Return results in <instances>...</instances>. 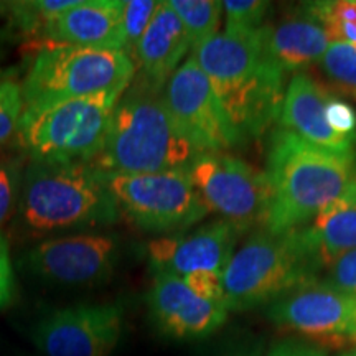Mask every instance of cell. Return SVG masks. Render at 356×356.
<instances>
[{"mask_svg":"<svg viewBox=\"0 0 356 356\" xmlns=\"http://www.w3.org/2000/svg\"><path fill=\"white\" fill-rule=\"evenodd\" d=\"M122 15L121 0H78L76 6L47 26L44 47L60 43L97 50H124Z\"/></svg>","mask_w":356,"mask_h":356,"instance_id":"e0dca14e","label":"cell"},{"mask_svg":"<svg viewBox=\"0 0 356 356\" xmlns=\"http://www.w3.org/2000/svg\"><path fill=\"white\" fill-rule=\"evenodd\" d=\"M118 262L114 236L83 233L47 239L25 254L30 273L68 287H95L108 282Z\"/></svg>","mask_w":356,"mask_h":356,"instance_id":"7c38bea8","label":"cell"},{"mask_svg":"<svg viewBox=\"0 0 356 356\" xmlns=\"http://www.w3.org/2000/svg\"><path fill=\"white\" fill-rule=\"evenodd\" d=\"M13 291H15V277H13L10 252L7 241L0 234V310L10 304Z\"/></svg>","mask_w":356,"mask_h":356,"instance_id":"1f68e13d","label":"cell"},{"mask_svg":"<svg viewBox=\"0 0 356 356\" xmlns=\"http://www.w3.org/2000/svg\"><path fill=\"white\" fill-rule=\"evenodd\" d=\"M356 155L320 149L287 129L267 140L270 207L264 229L280 234L305 228L353 180Z\"/></svg>","mask_w":356,"mask_h":356,"instance_id":"7a4b0ae2","label":"cell"},{"mask_svg":"<svg viewBox=\"0 0 356 356\" xmlns=\"http://www.w3.org/2000/svg\"><path fill=\"white\" fill-rule=\"evenodd\" d=\"M191 51L241 139L262 136L280 118L284 71L267 51L266 25L252 32L225 30Z\"/></svg>","mask_w":356,"mask_h":356,"instance_id":"6da1fadb","label":"cell"},{"mask_svg":"<svg viewBox=\"0 0 356 356\" xmlns=\"http://www.w3.org/2000/svg\"><path fill=\"white\" fill-rule=\"evenodd\" d=\"M160 7V2L155 0H126L124 2L122 15V33L124 50L132 58L137 43L144 37V33L152 24L155 13Z\"/></svg>","mask_w":356,"mask_h":356,"instance_id":"d4e9b609","label":"cell"},{"mask_svg":"<svg viewBox=\"0 0 356 356\" xmlns=\"http://www.w3.org/2000/svg\"><path fill=\"white\" fill-rule=\"evenodd\" d=\"M78 0H33V2H8L6 29L12 35L32 38L38 43V50L44 47L43 37L47 26L76 6Z\"/></svg>","mask_w":356,"mask_h":356,"instance_id":"44dd1931","label":"cell"},{"mask_svg":"<svg viewBox=\"0 0 356 356\" xmlns=\"http://www.w3.org/2000/svg\"><path fill=\"white\" fill-rule=\"evenodd\" d=\"M318 63L330 88L356 101V44L330 43Z\"/></svg>","mask_w":356,"mask_h":356,"instance_id":"cb8c5ba5","label":"cell"},{"mask_svg":"<svg viewBox=\"0 0 356 356\" xmlns=\"http://www.w3.org/2000/svg\"><path fill=\"white\" fill-rule=\"evenodd\" d=\"M239 234L241 231L233 222L216 220L190 233L159 238L147 248L150 269L180 279L195 273L222 274Z\"/></svg>","mask_w":356,"mask_h":356,"instance_id":"5bb4252c","label":"cell"},{"mask_svg":"<svg viewBox=\"0 0 356 356\" xmlns=\"http://www.w3.org/2000/svg\"><path fill=\"white\" fill-rule=\"evenodd\" d=\"M17 185H19V175L15 165L0 162V229L12 216V210L17 203V191H19Z\"/></svg>","mask_w":356,"mask_h":356,"instance_id":"4dcf8cb0","label":"cell"},{"mask_svg":"<svg viewBox=\"0 0 356 356\" xmlns=\"http://www.w3.org/2000/svg\"><path fill=\"white\" fill-rule=\"evenodd\" d=\"M190 178L208 213L239 231L264 228L270 207L266 172L226 152H203L190 162Z\"/></svg>","mask_w":356,"mask_h":356,"instance_id":"9c48e42d","label":"cell"},{"mask_svg":"<svg viewBox=\"0 0 356 356\" xmlns=\"http://www.w3.org/2000/svg\"><path fill=\"white\" fill-rule=\"evenodd\" d=\"M163 104L198 154L225 152L241 142L207 74L188 58L165 84Z\"/></svg>","mask_w":356,"mask_h":356,"instance_id":"30bf717a","label":"cell"},{"mask_svg":"<svg viewBox=\"0 0 356 356\" xmlns=\"http://www.w3.org/2000/svg\"><path fill=\"white\" fill-rule=\"evenodd\" d=\"M266 43L270 58L284 73H302V70L318 63L330 40L322 25L302 6L299 15L287 17L275 26L266 25Z\"/></svg>","mask_w":356,"mask_h":356,"instance_id":"d6986e66","label":"cell"},{"mask_svg":"<svg viewBox=\"0 0 356 356\" xmlns=\"http://www.w3.org/2000/svg\"><path fill=\"white\" fill-rule=\"evenodd\" d=\"M124 330V307L78 304L55 310L35 325L32 340L43 356H109Z\"/></svg>","mask_w":356,"mask_h":356,"instance_id":"8fae6325","label":"cell"},{"mask_svg":"<svg viewBox=\"0 0 356 356\" xmlns=\"http://www.w3.org/2000/svg\"><path fill=\"white\" fill-rule=\"evenodd\" d=\"M304 7L322 25L330 43L356 44V0L310 2Z\"/></svg>","mask_w":356,"mask_h":356,"instance_id":"603a6c76","label":"cell"},{"mask_svg":"<svg viewBox=\"0 0 356 356\" xmlns=\"http://www.w3.org/2000/svg\"><path fill=\"white\" fill-rule=\"evenodd\" d=\"M124 92L74 97L38 109H24L17 139L32 162L89 163L108 136Z\"/></svg>","mask_w":356,"mask_h":356,"instance_id":"8992f818","label":"cell"},{"mask_svg":"<svg viewBox=\"0 0 356 356\" xmlns=\"http://www.w3.org/2000/svg\"><path fill=\"white\" fill-rule=\"evenodd\" d=\"M191 48L190 38L168 2H160L152 24L132 53L145 91L157 92L168 83Z\"/></svg>","mask_w":356,"mask_h":356,"instance_id":"ac0fdd59","label":"cell"},{"mask_svg":"<svg viewBox=\"0 0 356 356\" xmlns=\"http://www.w3.org/2000/svg\"><path fill=\"white\" fill-rule=\"evenodd\" d=\"M266 356H327L322 348L300 343V341H282L275 345Z\"/></svg>","mask_w":356,"mask_h":356,"instance_id":"836d02e7","label":"cell"},{"mask_svg":"<svg viewBox=\"0 0 356 356\" xmlns=\"http://www.w3.org/2000/svg\"><path fill=\"white\" fill-rule=\"evenodd\" d=\"M302 233L323 269L335 257L356 249V204L328 203Z\"/></svg>","mask_w":356,"mask_h":356,"instance_id":"ffe728a7","label":"cell"},{"mask_svg":"<svg viewBox=\"0 0 356 356\" xmlns=\"http://www.w3.org/2000/svg\"><path fill=\"white\" fill-rule=\"evenodd\" d=\"M322 264L300 229L252 234L222 270L225 307L243 312L273 304L292 289L318 277Z\"/></svg>","mask_w":356,"mask_h":356,"instance_id":"5b68a950","label":"cell"},{"mask_svg":"<svg viewBox=\"0 0 356 356\" xmlns=\"http://www.w3.org/2000/svg\"><path fill=\"white\" fill-rule=\"evenodd\" d=\"M19 218L26 233L43 236L106 226L121 215L104 178L88 163L32 162L24 173Z\"/></svg>","mask_w":356,"mask_h":356,"instance_id":"3957f363","label":"cell"},{"mask_svg":"<svg viewBox=\"0 0 356 356\" xmlns=\"http://www.w3.org/2000/svg\"><path fill=\"white\" fill-rule=\"evenodd\" d=\"M134 74L136 63L124 50L47 44L35 55L22 83L24 109L101 92H124Z\"/></svg>","mask_w":356,"mask_h":356,"instance_id":"52a82bcc","label":"cell"},{"mask_svg":"<svg viewBox=\"0 0 356 356\" xmlns=\"http://www.w3.org/2000/svg\"><path fill=\"white\" fill-rule=\"evenodd\" d=\"M348 343L356 345V307H355L353 314H351L348 328H346V345Z\"/></svg>","mask_w":356,"mask_h":356,"instance_id":"e575fe53","label":"cell"},{"mask_svg":"<svg viewBox=\"0 0 356 356\" xmlns=\"http://www.w3.org/2000/svg\"><path fill=\"white\" fill-rule=\"evenodd\" d=\"M333 95L327 88L310 78L296 73L287 84L279 121L287 129L320 149L338 154H355L356 139L337 134L328 126L325 106Z\"/></svg>","mask_w":356,"mask_h":356,"instance_id":"2e32d148","label":"cell"},{"mask_svg":"<svg viewBox=\"0 0 356 356\" xmlns=\"http://www.w3.org/2000/svg\"><path fill=\"white\" fill-rule=\"evenodd\" d=\"M327 122L340 136L356 139V111L348 102L332 96L325 106Z\"/></svg>","mask_w":356,"mask_h":356,"instance_id":"f1b7e54d","label":"cell"},{"mask_svg":"<svg viewBox=\"0 0 356 356\" xmlns=\"http://www.w3.org/2000/svg\"><path fill=\"white\" fill-rule=\"evenodd\" d=\"M102 178L119 215L147 233H180L208 215L186 167Z\"/></svg>","mask_w":356,"mask_h":356,"instance_id":"ba28073f","label":"cell"},{"mask_svg":"<svg viewBox=\"0 0 356 356\" xmlns=\"http://www.w3.org/2000/svg\"><path fill=\"white\" fill-rule=\"evenodd\" d=\"M264 353V341L262 338L248 335L231 341L215 356H262Z\"/></svg>","mask_w":356,"mask_h":356,"instance_id":"d6a6232c","label":"cell"},{"mask_svg":"<svg viewBox=\"0 0 356 356\" xmlns=\"http://www.w3.org/2000/svg\"><path fill=\"white\" fill-rule=\"evenodd\" d=\"M318 282L356 299V249L343 252L320 270Z\"/></svg>","mask_w":356,"mask_h":356,"instance_id":"83f0119b","label":"cell"},{"mask_svg":"<svg viewBox=\"0 0 356 356\" xmlns=\"http://www.w3.org/2000/svg\"><path fill=\"white\" fill-rule=\"evenodd\" d=\"M269 2L262 0H225L222 10L226 15L225 30H244L252 32L264 26V17L269 10Z\"/></svg>","mask_w":356,"mask_h":356,"instance_id":"4316f807","label":"cell"},{"mask_svg":"<svg viewBox=\"0 0 356 356\" xmlns=\"http://www.w3.org/2000/svg\"><path fill=\"white\" fill-rule=\"evenodd\" d=\"M197 155L162 97L144 89L121 97L104 144L88 165L102 175L157 173L188 167Z\"/></svg>","mask_w":356,"mask_h":356,"instance_id":"277c9868","label":"cell"},{"mask_svg":"<svg viewBox=\"0 0 356 356\" xmlns=\"http://www.w3.org/2000/svg\"><path fill=\"white\" fill-rule=\"evenodd\" d=\"M173 12L180 19L191 48L218 33L221 20L222 2L216 0H168Z\"/></svg>","mask_w":356,"mask_h":356,"instance_id":"7402d4cb","label":"cell"},{"mask_svg":"<svg viewBox=\"0 0 356 356\" xmlns=\"http://www.w3.org/2000/svg\"><path fill=\"white\" fill-rule=\"evenodd\" d=\"M22 113V86L13 79H0V145L17 137Z\"/></svg>","mask_w":356,"mask_h":356,"instance_id":"484cf974","label":"cell"},{"mask_svg":"<svg viewBox=\"0 0 356 356\" xmlns=\"http://www.w3.org/2000/svg\"><path fill=\"white\" fill-rule=\"evenodd\" d=\"M345 356H356V350L353 351V353H350V355H345Z\"/></svg>","mask_w":356,"mask_h":356,"instance_id":"8d00e7d4","label":"cell"},{"mask_svg":"<svg viewBox=\"0 0 356 356\" xmlns=\"http://www.w3.org/2000/svg\"><path fill=\"white\" fill-rule=\"evenodd\" d=\"M147 304L160 332L175 340L211 335L228 318L226 307L202 299L184 279L165 273H154Z\"/></svg>","mask_w":356,"mask_h":356,"instance_id":"9a60e30c","label":"cell"},{"mask_svg":"<svg viewBox=\"0 0 356 356\" xmlns=\"http://www.w3.org/2000/svg\"><path fill=\"white\" fill-rule=\"evenodd\" d=\"M184 282L202 299L225 307V289L222 274L220 273H195L185 275Z\"/></svg>","mask_w":356,"mask_h":356,"instance_id":"f546056e","label":"cell"},{"mask_svg":"<svg viewBox=\"0 0 356 356\" xmlns=\"http://www.w3.org/2000/svg\"><path fill=\"white\" fill-rule=\"evenodd\" d=\"M8 10V2H0V22L6 20Z\"/></svg>","mask_w":356,"mask_h":356,"instance_id":"d590c367","label":"cell"},{"mask_svg":"<svg viewBox=\"0 0 356 356\" xmlns=\"http://www.w3.org/2000/svg\"><path fill=\"white\" fill-rule=\"evenodd\" d=\"M355 297L337 292L317 279L284 293L267 309L275 327L315 340L325 348H343Z\"/></svg>","mask_w":356,"mask_h":356,"instance_id":"4fadbf2b","label":"cell"}]
</instances>
